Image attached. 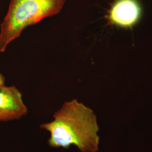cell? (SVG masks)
<instances>
[{
	"label": "cell",
	"mask_w": 152,
	"mask_h": 152,
	"mask_svg": "<svg viewBox=\"0 0 152 152\" xmlns=\"http://www.w3.org/2000/svg\"><path fill=\"white\" fill-rule=\"evenodd\" d=\"M141 12L137 0H116L109 11L108 19L117 26L131 27L138 22Z\"/></svg>",
	"instance_id": "obj_4"
},
{
	"label": "cell",
	"mask_w": 152,
	"mask_h": 152,
	"mask_svg": "<svg viewBox=\"0 0 152 152\" xmlns=\"http://www.w3.org/2000/svg\"><path fill=\"white\" fill-rule=\"evenodd\" d=\"M5 81V79L4 76H3L1 73H0V86L4 85Z\"/></svg>",
	"instance_id": "obj_5"
},
{
	"label": "cell",
	"mask_w": 152,
	"mask_h": 152,
	"mask_svg": "<svg viewBox=\"0 0 152 152\" xmlns=\"http://www.w3.org/2000/svg\"><path fill=\"white\" fill-rule=\"evenodd\" d=\"M66 0H11L1 25L0 53L28 26L60 12Z\"/></svg>",
	"instance_id": "obj_2"
},
{
	"label": "cell",
	"mask_w": 152,
	"mask_h": 152,
	"mask_svg": "<svg viewBox=\"0 0 152 152\" xmlns=\"http://www.w3.org/2000/svg\"><path fill=\"white\" fill-rule=\"evenodd\" d=\"M54 119L40 127L49 132L50 147L67 149L76 146L81 152H97L100 137L97 117L91 109L76 99L65 102Z\"/></svg>",
	"instance_id": "obj_1"
},
{
	"label": "cell",
	"mask_w": 152,
	"mask_h": 152,
	"mask_svg": "<svg viewBox=\"0 0 152 152\" xmlns=\"http://www.w3.org/2000/svg\"><path fill=\"white\" fill-rule=\"evenodd\" d=\"M27 112L22 93L16 87L0 86V122L19 120Z\"/></svg>",
	"instance_id": "obj_3"
}]
</instances>
